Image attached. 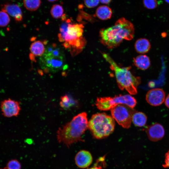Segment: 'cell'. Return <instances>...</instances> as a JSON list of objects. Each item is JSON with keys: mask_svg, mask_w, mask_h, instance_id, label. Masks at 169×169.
<instances>
[{"mask_svg": "<svg viewBox=\"0 0 169 169\" xmlns=\"http://www.w3.org/2000/svg\"><path fill=\"white\" fill-rule=\"evenodd\" d=\"M135 29L133 24L124 18L118 19L113 26L102 29L99 32L102 44L109 49L118 46L123 40L133 39Z\"/></svg>", "mask_w": 169, "mask_h": 169, "instance_id": "obj_1", "label": "cell"}, {"mask_svg": "<svg viewBox=\"0 0 169 169\" xmlns=\"http://www.w3.org/2000/svg\"><path fill=\"white\" fill-rule=\"evenodd\" d=\"M88 128L87 114L81 113L59 128L56 132L57 140L69 147L75 143L83 141L82 136Z\"/></svg>", "mask_w": 169, "mask_h": 169, "instance_id": "obj_2", "label": "cell"}, {"mask_svg": "<svg viewBox=\"0 0 169 169\" xmlns=\"http://www.w3.org/2000/svg\"><path fill=\"white\" fill-rule=\"evenodd\" d=\"M63 21L60 27L59 40L65 41L64 47L69 48L72 55L75 56L82 51L86 44L83 36L84 26L82 24L73 23L69 19Z\"/></svg>", "mask_w": 169, "mask_h": 169, "instance_id": "obj_3", "label": "cell"}, {"mask_svg": "<svg viewBox=\"0 0 169 169\" xmlns=\"http://www.w3.org/2000/svg\"><path fill=\"white\" fill-rule=\"evenodd\" d=\"M104 59L110 65L111 70L114 72L118 85L121 90H126L130 94L136 95L137 87L141 83L139 77L133 75L130 70L131 67H121L119 66L108 54L102 53Z\"/></svg>", "mask_w": 169, "mask_h": 169, "instance_id": "obj_4", "label": "cell"}, {"mask_svg": "<svg viewBox=\"0 0 169 169\" xmlns=\"http://www.w3.org/2000/svg\"><path fill=\"white\" fill-rule=\"evenodd\" d=\"M39 63L41 68L46 72H56L66 67L64 53L55 44L46 47L40 58Z\"/></svg>", "mask_w": 169, "mask_h": 169, "instance_id": "obj_5", "label": "cell"}, {"mask_svg": "<svg viewBox=\"0 0 169 169\" xmlns=\"http://www.w3.org/2000/svg\"><path fill=\"white\" fill-rule=\"evenodd\" d=\"M115 125L112 117L104 113H99L92 116L88 122V128L95 138L102 139L113 132Z\"/></svg>", "mask_w": 169, "mask_h": 169, "instance_id": "obj_6", "label": "cell"}, {"mask_svg": "<svg viewBox=\"0 0 169 169\" xmlns=\"http://www.w3.org/2000/svg\"><path fill=\"white\" fill-rule=\"evenodd\" d=\"M136 99L129 95H120L114 97H103L97 98L95 105L101 110H111L116 105L120 104L127 105L134 108L136 105Z\"/></svg>", "mask_w": 169, "mask_h": 169, "instance_id": "obj_7", "label": "cell"}, {"mask_svg": "<svg viewBox=\"0 0 169 169\" xmlns=\"http://www.w3.org/2000/svg\"><path fill=\"white\" fill-rule=\"evenodd\" d=\"M110 110L112 117L119 125L125 128L130 127L132 115L136 111L135 109L127 105L120 104Z\"/></svg>", "mask_w": 169, "mask_h": 169, "instance_id": "obj_8", "label": "cell"}, {"mask_svg": "<svg viewBox=\"0 0 169 169\" xmlns=\"http://www.w3.org/2000/svg\"><path fill=\"white\" fill-rule=\"evenodd\" d=\"M0 107L2 115L8 118L18 116L21 110L20 102L10 99L2 101Z\"/></svg>", "mask_w": 169, "mask_h": 169, "instance_id": "obj_9", "label": "cell"}, {"mask_svg": "<svg viewBox=\"0 0 169 169\" xmlns=\"http://www.w3.org/2000/svg\"><path fill=\"white\" fill-rule=\"evenodd\" d=\"M165 99V93L162 89H153L147 93L146 99L147 102L152 106H158L162 104Z\"/></svg>", "mask_w": 169, "mask_h": 169, "instance_id": "obj_10", "label": "cell"}, {"mask_svg": "<svg viewBox=\"0 0 169 169\" xmlns=\"http://www.w3.org/2000/svg\"><path fill=\"white\" fill-rule=\"evenodd\" d=\"M145 131L149 139L153 142L157 141L162 139L165 133L163 126L157 123L146 127Z\"/></svg>", "mask_w": 169, "mask_h": 169, "instance_id": "obj_11", "label": "cell"}, {"mask_svg": "<svg viewBox=\"0 0 169 169\" xmlns=\"http://www.w3.org/2000/svg\"><path fill=\"white\" fill-rule=\"evenodd\" d=\"M93 158L90 153L86 150H82L76 155L75 161L79 168H85L89 166L92 162Z\"/></svg>", "mask_w": 169, "mask_h": 169, "instance_id": "obj_12", "label": "cell"}, {"mask_svg": "<svg viewBox=\"0 0 169 169\" xmlns=\"http://www.w3.org/2000/svg\"><path fill=\"white\" fill-rule=\"evenodd\" d=\"M2 10L13 17L17 22L21 21L23 19L22 10L17 4L9 3L5 4L2 8Z\"/></svg>", "mask_w": 169, "mask_h": 169, "instance_id": "obj_13", "label": "cell"}, {"mask_svg": "<svg viewBox=\"0 0 169 169\" xmlns=\"http://www.w3.org/2000/svg\"><path fill=\"white\" fill-rule=\"evenodd\" d=\"M134 65L139 69L145 70L148 69L151 65L149 58L146 55H139L133 59Z\"/></svg>", "mask_w": 169, "mask_h": 169, "instance_id": "obj_14", "label": "cell"}, {"mask_svg": "<svg viewBox=\"0 0 169 169\" xmlns=\"http://www.w3.org/2000/svg\"><path fill=\"white\" fill-rule=\"evenodd\" d=\"M134 47L136 52L140 54L147 53L151 48V44L148 39L145 38H140L136 41Z\"/></svg>", "mask_w": 169, "mask_h": 169, "instance_id": "obj_15", "label": "cell"}, {"mask_svg": "<svg viewBox=\"0 0 169 169\" xmlns=\"http://www.w3.org/2000/svg\"><path fill=\"white\" fill-rule=\"evenodd\" d=\"M112 12L111 9L105 5L98 7L95 12L96 16L100 19L106 20L110 19L112 15Z\"/></svg>", "mask_w": 169, "mask_h": 169, "instance_id": "obj_16", "label": "cell"}, {"mask_svg": "<svg viewBox=\"0 0 169 169\" xmlns=\"http://www.w3.org/2000/svg\"><path fill=\"white\" fill-rule=\"evenodd\" d=\"M147 117L146 115L141 112L136 111L132 116V121L136 126L142 127L146 122Z\"/></svg>", "mask_w": 169, "mask_h": 169, "instance_id": "obj_17", "label": "cell"}, {"mask_svg": "<svg viewBox=\"0 0 169 169\" xmlns=\"http://www.w3.org/2000/svg\"><path fill=\"white\" fill-rule=\"evenodd\" d=\"M30 50L33 55L41 56L44 53L45 49L43 44L40 41H37L31 44Z\"/></svg>", "mask_w": 169, "mask_h": 169, "instance_id": "obj_18", "label": "cell"}, {"mask_svg": "<svg viewBox=\"0 0 169 169\" xmlns=\"http://www.w3.org/2000/svg\"><path fill=\"white\" fill-rule=\"evenodd\" d=\"M59 105L60 107L64 110H68L75 104V101L71 97L67 95L61 96Z\"/></svg>", "mask_w": 169, "mask_h": 169, "instance_id": "obj_19", "label": "cell"}, {"mask_svg": "<svg viewBox=\"0 0 169 169\" xmlns=\"http://www.w3.org/2000/svg\"><path fill=\"white\" fill-rule=\"evenodd\" d=\"M23 5L26 8L30 11H35L40 7L41 0H23Z\"/></svg>", "mask_w": 169, "mask_h": 169, "instance_id": "obj_20", "label": "cell"}, {"mask_svg": "<svg viewBox=\"0 0 169 169\" xmlns=\"http://www.w3.org/2000/svg\"><path fill=\"white\" fill-rule=\"evenodd\" d=\"M64 12L62 6L58 4L53 5L50 11L52 16L55 19H58L61 17L64 14Z\"/></svg>", "mask_w": 169, "mask_h": 169, "instance_id": "obj_21", "label": "cell"}, {"mask_svg": "<svg viewBox=\"0 0 169 169\" xmlns=\"http://www.w3.org/2000/svg\"><path fill=\"white\" fill-rule=\"evenodd\" d=\"M10 22V18L8 13L2 10L0 11V27L6 26Z\"/></svg>", "mask_w": 169, "mask_h": 169, "instance_id": "obj_22", "label": "cell"}, {"mask_svg": "<svg viewBox=\"0 0 169 169\" xmlns=\"http://www.w3.org/2000/svg\"><path fill=\"white\" fill-rule=\"evenodd\" d=\"M143 3L144 6L149 9H154L158 6L157 0H143Z\"/></svg>", "mask_w": 169, "mask_h": 169, "instance_id": "obj_23", "label": "cell"}, {"mask_svg": "<svg viewBox=\"0 0 169 169\" xmlns=\"http://www.w3.org/2000/svg\"><path fill=\"white\" fill-rule=\"evenodd\" d=\"M6 167L8 169H21L20 163L17 160H12L7 163Z\"/></svg>", "mask_w": 169, "mask_h": 169, "instance_id": "obj_24", "label": "cell"}, {"mask_svg": "<svg viewBox=\"0 0 169 169\" xmlns=\"http://www.w3.org/2000/svg\"><path fill=\"white\" fill-rule=\"evenodd\" d=\"M99 2V0H84L85 5L88 8L96 7L98 5Z\"/></svg>", "mask_w": 169, "mask_h": 169, "instance_id": "obj_25", "label": "cell"}, {"mask_svg": "<svg viewBox=\"0 0 169 169\" xmlns=\"http://www.w3.org/2000/svg\"><path fill=\"white\" fill-rule=\"evenodd\" d=\"M104 158L101 162L100 164L99 158L97 159L96 162L92 167L87 169H103V167L105 165V161Z\"/></svg>", "mask_w": 169, "mask_h": 169, "instance_id": "obj_26", "label": "cell"}, {"mask_svg": "<svg viewBox=\"0 0 169 169\" xmlns=\"http://www.w3.org/2000/svg\"><path fill=\"white\" fill-rule=\"evenodd\" d=\"M162 166L165 168H169V150L165 154V163Z\"/></svg>", "mask_w": 169, "mask_h": 169, "instance_id": "obj_27", "label": "cell"}, {"mask_svg": "<svg viewBox=\"0 0 169 169\" xmlns=\"http://www.w3.org/2000/svg\"><path fill=\"white\" fill-rule=\"evenodd\" d=\"M164 102L166 106L169 109V94L167 96Z\"/></svg>", "mask_w": 169, "mask_h": 169, "instance_id": "obj_28", "label": "cell"}, {"mask_svg": "<svg viewBox=\"0 0 169 169\" xmlns=\"http://www.w3.org/2000/svg\"><path fill=\"white\" fill-rule=\"evenodd\" d=\"M112 0H99L100 2L103 4H108L110 3Z\"/></svg>", "mask_w": 169, "mask_h": 169, "instance_id": "obj_29", "label": "cell"}, {"mask_svg": "<svg viewBox=\"0 0 169 169\" xmlns=\"http://www.w3.org/2000/svg\"><path fill=\"white\" fill-rule=\"evenodd\" d=\"M47 0L49 2H53L56 1L57 0Z\"/></svg>", "mask_w": 169, "mask_h": 169, "instance_id": "obj_30", "label": "cell"}, {"mask_svg": "<svg viewBox=\"0 0 169 169\" xmlns=\"http://www.w3.org/2000/svg\"><path fill=\"white\" fill-rule=\"evenodd\" d=\"M166 3H169V0H164Z\"/></svg>", "mask_w": 169, "mask_h": 169, "instance_id": "obj_31", "label": "cell"}, {"mask_svg": "<svg viewBox=\"0 0 169 169\" xmlns=\"http://www.w3.org/2000/svg\"><path fill=\"white\" fill-rule=\"evenodd\" d=\"M8 169V168H7V167H4V168L3 169Z\"/></svg>", "mask_w": 169, "mask_h": 169, "instance_id": "obj_32", "label": "cell"}]
</instances>
